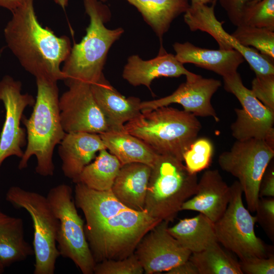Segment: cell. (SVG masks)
Segmentation results:
<instances>
[{
  "mask_svg": "<svg viewBox=\"0 0 274 274\" xmlns=\"http://www.w3.org/2000/svg\"><path fill=\"white\" fill-rule=\"evenodd\" d=\"M259 1L260 0H254V1L251 4L259 2Z\"/></svg>",
  "mask_w": 274,
  "mask_h": 274,
  "instance_id": "cell-45",
  "label": "cell"
},
{
  "mask_svg": "<svg viewBox=\"0 0 274 274\" xmlns=\"http://www.w3.org/2000/svg\"><path fill=\"white\" fill-rule=\"evenodd\" d=\"M97 1L104 3V2H106L107 0H97Z\"/></svg>",
  "mask_w": 274,
  "mask_h": 274,
  "instance_id": "cell-44",
  "label": "cell"
},
{
  "mask_svg": "<svg viewBox=\"0 0 274 274\" xmlns=\"http://www.w3.org/2000/svg\"><path fill=\"white\" fill-rule=\"evenodd\" d=\"M230 188L228 206L221 217L214 223L218 243L240 260L269 256L271 254L268 253L267 246L255 234L256 217L244 204L240 184L236 181Z\"/></svg>",
  "mask_w": 274,
  "mask_h": 274,
  "instance_id": "cell-9",
  "label": "cell"
},
{
  "mask_svg": "<svg viewBox=\"0 0 274 274\" xmlns=\"http://www.w3.org/2000/svg\"><path fill=\"white\" fill-rule=\"evenodd\" d=\"M90 87L109 130H124L126 123L141 114V99L122 95L106 79L104 74L97 81L90 84Z\"/></svg>",
  "mask_w": 274,
  "mask_h": 274,
  "instance_id": "cell-18",
  "label": "cell"
},
{
  "mask_svg": "<svg viewBox=\"0 0 274 274\" xmlns=\"http://www.w3.org/2000/svg\"><path fill=\"white\" fill-rule=\"evenodd\" d=\"M144 269L134 254L121 260H106L96 263L95 274H142Z\"/></svg>",
  "mask_w": 274,
  "mask_h": 274,
  "instance_id": "cell-33",
  "label": "cell"
},
{
  "mask_svg": "<svg viewBox=\"0 0 274 274\" xmlns=\"http://www.w3.org/2000/svg\"><path fill=\"white\" fill-rule=\"evenodd\" d=\"M216 2L214 1L210 6L203 4H190L184 15V21L190 30L207 32L216 41L220 49H233L238 51L256 76L274 75L273 61L254 48L243 46L224 30L223 23L219 21L215 15Z\"/></svg>",
  "mask_w": 274,
  "mask_h": 274,
  "instance_id": "cell-12",
  "label": "cell"
},
{
  "mask_svg": "<svg viewBox=\"0 0 274 274\" xmlns=\"http://www.w3.org/2000/svg\"><path fill=\"white\" fill-rule=\"evenodd\" d=\"M183 161L158 154L149 178L144 211L151 217L174 221L182 204L196 191V174L190 173Z\"/></svg>",
  "mask_w": 274,
  "mask_h": 274,
  "instance_id": "cell-5",
  "label": "cell"
},
{
  "mask_svg": "<svg viewBox=\"0 0 274 274\" xmlns=\"http://www.w3.org/2000/svg\"><path fill=\"white\" fill-rule=\"evenodd\" d=\"M231 35L243 46L256 48L260 54L274 59V31L246 25L236 26Z\"/></svg>",
  "mask_w": 274,
  "mask_h": 274,
  "instance_id": "cell-30",
  "label": "cell"
},
{
  "mask_svg": "<svg viewBox=\"0 0 274 274\" xmlns=\"http://www.w3.org/2000/svg\"><path fill=\"white\" fill-rule=\"evenodd\" d=\"M168 230L191 253L201 252L218 243L214 223L200 213L192 218L180 220L175 225L168 227Z\"/></svg>",
  "mask_w": 274,
  "mask_h": 274,
  "instance_id": "cell-26",
  "label": "cell"
},
{
  "mask_svg": "<svg viewBox=\"0 0 274 274\" xmlns=\"http://www.w3.org/2000/svg\"><path fill=\"white\" fill-rule=\"evenodd\" d=\"M169 223L160 222L144 236L135 249L134 254L146 274L166 272L188 260L191 254L169 233Z\"/></svg>",
  "mask_w": 274,
  "mask_h": 274,
  "instance_id": "cell-15",
  "label": "cell"
},
{
  "mask_svg": "<svg viewBox=\"0 0 274 274\" xmlns=\"http://www.w3.org/2000/svg\"><path fill=\"white\" fill-rule=\"evenodd\" d=\"M223 79L224 89L233 94L242 106V109H234L237 118L231 125L232 135L236 140H263L274 149V112L244 86L237 72Z\"/></svg>",
  "mask_w": 274,
  "mask_h": 274,
  "instance_id": "cell-11",
  "label": "cell"
},
{
  "mask_svg": "<svg viewBox=\"0 0 274 274\" xmlns=\"http://www.w3.org/2000/svg\"><path fill=\"white\" fill-rule=\"evenodd\" d=\"M121 166L114 155L107 149H102L95 160L84 168L77 183H82L96 190H111Z\"/></svg>",
  "mask_w": 274,
  "mask_h": 274,
  "instance_id": "cell-28",
  "label": "cell"
},
{
  "mask_svg": "<svg viewBox=\"0 0 274 274\" xmlns=\"http://www.w3.org/2000/svg\"><path fill=\"white\" fill-rule=\"evenodd\" d=\"M99 135L106 149L122 165L141 163L152 167L158 155L140 139L124 130H108Z\"/></svg>",
  "mask_w": 274,
  "mask_h": 274,
  "instance_id": "cell-24",
  "label": "cell"
},
{
  "mask_svg": "<svg viewBox=\"0 0 274 274\" xmlns=\"http://www.w3.org/2000/svg\"><path fill=\"white\" fill-rule=\"evenodd\" d=\"M135 7L160 40L175 19L189 8V0H126Z\"/></svg>",
  "mask_w": 274,
  "mask_h": 274,
  "instance_id": "cell-27",
  "label": "cell"
},
{
  "mask_svg": "<svg viewBox=\"0 0 274 274\" xmlns=\"http://www.w3.org/2000/svg\"><path fill=\"white\" fill-rule=\"evenodd\" d=\"M74 199L77 208L80 209L84 215V228L96 225L128 209L111 190H96L80 183L76 184Z\"/></svg>",
  "mask_w": 274,
  "mask_h": 274,
  "instance_id": "cell-23",
  "label": "cell"
},
{
  "mask_svg": "<svg viewBox=\"0 0 274 274\" xmlns=\"http://www.w3.org/2000/svg\"><path fill=\"white\" fill-rule=\"evenodd\" d=\"M214 1L215 0H191L190 4H203L208 5L209 4H212Z\"/></svg>",
  "mask_w": 274,
  "mask_h": 274,
  "instance_id": "cell-41",
  "label": "cell"
},
{
  "mask_svg": "<svg viewBox=\"0 0 274 274\" xmlns=\"http://www.w3.org/2000/svg\"><path fill=\"white\" fill-rule=\"evenodd\" d=\"M26 0H0V7L11 12L22 6Z\"/></svg>",
  "mask_w": 274,
  "mask_h": 274,
  "instance_id": "cell-40",
  "label": "cell"
},
{
  "mask_svg": "<svg viewBox=\"0 0 274 274\" xmlns=\"http://www.w3.org/2000/svg\"><path fill=\"white\" fill-rule=\"evenodd\" d=\"M59 145L62 171L75 184L84 168L94 159L96 153L107 149L99 134L85 132L66 133Z\"/></svg>",
  "mask_w": 274,
  "mask_h": 274,
  "instance_id": "cell-19",
  "label": "cell"
},
{
  "mask_svg": "<svg viewBox=\"0 0 274 274\" xmlns=\"http://www.w3.org/2000/svg\"><path fill=\"white\" fill-rule=\"evenodd\" d=\"M193 74L185 68L175 55L161 47L158 55L148 60H143L138 55L130 56L124 67L122 77L132 86L144 85L150 89L152 81L156 78L182 75L187 77Z\"/></svg>",
  "mask_w": 274,
  "mask_h": 274,
  "instance_id": "cell-20",
  "label": "cell"
},
{
  "mask_svg": "<svg viewBox=\"0 0 274 274\" xmlns=\"http://www.w3.org/2000/svg\"><path fill=\"white\" fill-rule=\"evenodd\" d=\"M56 4L60 6L62 8L64 9L67 5L68 0H52Z\"/></svg>",
  "mask_w": 274,
  "mask_h": 274,
  "instance_id": "cell-42",
  "label": "cell"
},
{
  "mask_svg": "<svg viewBox=\"0 0 274 274\" xmlns=\"http://www.w3.org/2000/svg\"><path fill=\"white\" fill-rule=\"evenodd\" d=\"M201 128L193 114L167 106L143 111L124 125V131L140 139L157 154L182 161Z\"/></svg>",
  "mask_w": 274,
  "mask_h": 274,
  "instance_id": "cell-4",
  "label": "cell"
},
{
  "mask_svg": "<svg viewBox=\"0 0 274 274\" xmlns=\"http://www.w3.org/2000/svg\"><path fill=\"white\" fill-rule=\"evenodd\" d=\"M255 96L274 112V75L256 76L251 89Z\"/></svg>",
  "mask_w": 274,
  "mask_h": 274,
  "instance_id": "cell-34",
  "label": "cell"
},
{
  "mask_svg": "<svg viewBox=\"0 0 274 274\" xmlns=\"http://www.w3.org/2000/svg\"><path fill=\"white\" fill-rule=\"evenodd\" d=\"M34 255L32 247L24 237V223L0 210V261L5 267Z\"/></svg>",
  "mask_w": 274,
  "mask_h": 274,
  "instance_id": "cell-25",
  "label": "cell"
},
{
  "mask_svg": "<svg viewBox=\"0 0 274 274\" xmlns=\"http://www.w3.org/2000/svg\"><path fill=\"white\" fill-rule=\"evenodd\" d=\"M231 188L217 169L206 170L197 182L196 191L182 204L184 210L198 212L213 223L223 215L229 203Z\"/></svg>",
  "mask_w": 274,
  "mask_h": 274,
  "instance_id": "cell-17",
  "label": "cell"
},
{
  "mask_svg": "<svg viewBox=\"0 0 274 274\" xmlns=\"http://www.w3.org/2000/svg\"><path fill=\"white\" fill-rule=\"evenodd\" d=\"M189 259L198 274H243L239 262L219 243L201 252L191 253Z\"/></svg>",
  "mask_w": 274,
  "mask_h": 274,
  "instance_id": "cell-29",
  "label": "cell"
},
{
  "mask_svg": "<svg viewBox=\"0 0 274 274\" xmlns=\"http://www.w3.org/2000/svg\"><path fill=\"white\" fill-rule=\"evenodd\" d=\"M259 197H274L273 164H269L263 174L259 186Z\"/></svg>",
  "mask_w": 274,
  "mask_h": 274,
  "instance_id": "cell-38",
  "label": "cell"
},
{
  "mask_svg": "<svg viewBox=\"0 0 274 274\" xmlns=\"http://www.w3.org/2000/svg\"><path fill=\"white\" fill-rule=\"evenodd\" d=\"M161 221L145 211L128 208L101 223L84 228L95 263L130 256L144 236Z\"/></svg>",
  "mask_w": 274,
  "mask_h": 274,
  "instance_id": "cell-6",
  "label": "cell"
},
{
  "mask_svg": "<svg viewBox=\"0 0 274 274\" xmlns=\"http://www.w3.org/2000/svg\"><path fill=\"white\" fill-rule=\"evenodd\" d=\"M151 167L141 163L121 166L111 191L127 208L144 211L145 198Z\"/></svg>",
  "mask_w": 274,
  "mask_h": 274,
  "instance_id": "cell-22",
  "label": "cell"
},
{
  "mask_svg": "<svg viewBox=\"0 0 274 274\" xmlns=\"http://www.w3.org/2000/svg\"><path fill=\"white\" fill-rule=\"evenodd\" d=\"M241 25L274 31V0H260L249 5L244 11Z\"/></svg>",
  "mask_w": 274,
  "mask_h": 274,
  "instance_id": "cell-32",
  "label": "cell"
},
{
  "mask_svg": "<svg viewBox=\"0 0 274 274\" xmlns=\"http://www.w3.org/2000/svg\"><path fill=\"white\" fill-rule=\"evenodd\" d=\"M6 200L15 208L25 210L31 218L35 257L33 273H54L60 256L57 246L59 221L47 197L14 186L8 190Z\"/></svg>",
  "mask_w": 274,
  "mask_h": 274,
  "instance_id": "cell-7",
  "label": "cell"
},
{
  "mask_svg": "<svg viewBox=\"0 0 274 274\" xmlns=\"http://www.w3.org/2000/svg\"><path fill=\"white\" fill-rule=\"evenodd\" d=\"M33 1L26 0L12 12L4 30L7 45L22 67L36 78L63 80L60 65L70 54V40L40 24Z\"/></svg>",
  "mask_w": 274,
  "mask_h": 274,
  "instance_id": "cell-1",
  "label": "cell"
},
{
  "mask_svg": "<svg viewBox=\"0 0 274 274\" xmlns=\"http://www.w3.org/2000/svg\"><path fill=\"white\" fill-rule=\"evenodd\" d=\"M231 22L236 26L241 25L245 8L254 0H217Z\"/></svg>",
  "mask_w": 274,
  "mask_h": 274,
  "instance_id": "cell-37",
  "label": "cell"
},
{
  "mask_svg": "<svg viewBox=\"0 0 274 274\" xmlns=\"http://www.w3.org/2000/svg\"><path fill=\"white\" fill-rule=\"evenodd\" d=\"M37 94L30 116L22 117L26 127L27 146L18 164L20 170L26 168L29 159L35 156L38 175L48 177L54 174V149L66 132L60 120L59 90L57 82L36 78Z\"/></svg>",
  "mask_w": 274,
  "mask_h": 274,
  "instance_id": "cell-2",
  "label": "cell"
},
{
  "mask_svg": "<svg viewBox=\"0 0 274 274\" xmlns=\"http://www.w3.org/2000/svg\"><path fill=\"white\" fill-rule=\"evenodd\" d=\"M83 3L90 23L85 36L74 44L61 68L66 85L75 82L92 84L97 81L103 75L109 50L124 32L121 27L110 29L106 27L105 23L111 13L102 2L83 0Z\"/></svg>",
  "mask_w": 274,
  "mask_h": 274,
  "instance_id": "cell-3",
  "label": "cell"
},
{
  "mask_svg": "<svg viewBox=\"0 0 274 274\" xmlns=\"http://www.w3.org/2000/svg\"><path fill=\"white\" fill-rule=\"evenodd\" d=\"M213 153V145L209 139L197 138L184 153L183 161L190 173L197 174L209 167Z\"/></svg>",
  "mask_w": 274,
  "mask_h": 274,
  "instance_id": "cell-31",
  "label": "cell"
},
{
  "mask_svg": "<svg viewBox=\"0 0 274 274\" xmlns=\"http://www.w3.org/2000/svg\"><path fill=\"white\" fill-rule=\"evenodd\" d=\"M258 222L270 239L274 241V197L259 198L255 210Z\"/></svg>",
  "mask_w": 274,
  "mask_h": 274,
  "instance_id": "cell-35",
  "label": "cell"
},
{
  "mask_svg": "<svg viewBox=\"0 0 274 274\" xmlns=\"http://www.w3.org/2000/svg\"><path fill=\"white\" fill-rule=\"evenodd\" d=\"M186 78V82L182 83L172 94L158 99L142 101L141 112L175 103L181 105L185 111L196 117H212L216 121H219L211 99L221 87V81L203 78L195 74Z\"/></svg>",
  "mask_w": 274,
  "mask_h": 274,
  "instance_id": "cell-16",
  "label": "cell"
},
{
  "mask_svg": "<svg viewBox=\"0 0 274 274\" xmlns=\"http://www.w3.org/2000/svg\"><path fill=\"white\" fill-rule=\"evenodd\" d=\"M59 99L60 117L66 133L100 134L109 130L107 121L93 95L90 84L75 82Z\"/></svg>",
  "mask_w": 274,
  "mask_h": 274,
  "instance_id": "cell-13",
  "label": "cell"
},
{
  "mask_svg": "<svg viewBox=\"0 0 274 274\" xmlns=\"http://www.w3.org/2000/svg\"><path fill=\"white\" fill-rule=\"evenodd\" d=\"M273 157L274 149L265 141L249 139L236 140L218 157L221 168L238 179L250 212H255L260 182Z\"/></svg>",
  "mask_w": 274,
  "mask_h": 274,
  "instance_id": "cell-10",
  "label": "cell"
},
{
  "mask_svg": "<svg viewBox=\"0 0 274 274\" xmlns=\"http://www.w3.org/2000/svg\"><path fill=\"white\" fill-rule=\"evenodd\" d=\"M167 274H198V270L193 263L188 259L169 270L166 271Z\"/></svg>",
  "mask_w": 274,
  "mask_h": 274,
  "instance_id": "cell-39",
  "label": "cell"
},
{
  "mask_svg": "<svg viewBox=\"0 0 274 274\" xmlns=\"http://www.w3.org/2000/svg\"><path fill=\"white\" fill-rule=\"evenodd\" d=\"M175 57L181 63H192L199 67L212 71L223 77L236 72L245 59L235 49L213 50L196 46L186 42H176L173 45Z\"/></svg>",
  "mask_w": 274,
  "mask_h": 274,
  "instance_id": "cell-21",
  "label": "cell"
},
{
  "mask_svg": "<svg viewBox=\"0 0 274 274\" xmlns=\"http://www.w3.org/2000/svg\"><path fill=\"white\" fill-rule=\"evenodd\" d=\"M5 267L4 265L2 264V263L0 261V274L2 273L4 271Z\"/></svg>",
  "mask_w": 274,
  "mask_h": 274,
  "instance_id": "cell-43",
  "label": "cell"
},
{
  "mask_svg": "<svg viewBox=\"0 0 274 274\" xmlns=\"http://www.w3.org/2000/svg\"><path fill=\"white\" fill-rule=\"evenodd\" d=\"M47 198L59 221L57 246L60 256L71 260L83 274H93L95 262L87 242L84 221L79 215L72 188L61 184Z\"/></svg>",
  "mask_w": 274,
  "mask_h": 274,
  "instance_id": "cell-8",
  "label": "cell"
},
{
  "mask_svg": "<svg viewBox=\"0 0 274 274\" xmlns=\"http://www.w3.org/2000/svg\"><path fill=\"white\" fill-rule=\"evenodd\" d=\"M20 81L6 75L0 81V101L6 110L5 120L0 134V167L10 156L21 158L22 148L26 144V134L20 127L23 113L35 100L28 93H21Z\"/></svg>",
  "mask_w": 274,
  "mask_h": 274,
  "instance_id": "cell-14",
  "label": "cell"
},
{
  "mask_svg": "<svg viewBox=\"0 0 274 274\" xmlns=\"http://www.w3.org/2000/svg\"><path fill=\"white\" fill-rule=\"evenodd\" d=\"M241 269L246 274H273L274 255L267 257H253L240 260Z\"/></svg>",
  "mask_w": 274,
  "mask_h": 274,
  "instance_id": "cell-36",
  "label": "cell"
}]
</instances>
